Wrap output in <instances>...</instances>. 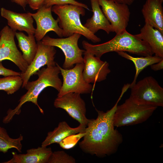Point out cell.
I'll return each instance as SVG.
<instances>
[{
  "instance_id": "obj_21",
  "label": "cell",
  "mask_w": 163,
  "mask_h": 163,
  "mask_svg": "<svg viewBox=\"0 0 163 163\" xmlns=\"http://www.w3.org/2000/svg\"><path fill=\"white\" fill-rule=\"evenodd\" d=\"M19 47L22 53L24 59L28 65L33 61L37 53V45L34 34L25 35L21 32H15Z\"/></svg>"
},
{
  "instance_id": "obj_29",
  "label": "cell",
  "mask_w": 163,
  "mask_h": 163,
  "mask_svg": "<svg viewBox=\"0 0 163 163\" xmlns=\"http://www.w3.org/2000/svg\"><path fill=\"white\" fill-rule=\"evenodd\" d=\"M150 66L152 69L154 71L162 69H163V59L158 62L152 64Z\"/></svg>"
},
{
  "instance_id": "obj_17",
  "label": "cell",
  "mask_w": 163,
  "mask_h": 163,
  "mask_svg": "<svg viewBox=\"0 0 163 163\" xmlns=\"http://www.w3.org/2000/svg\"><path fill=\"white\" fill-rule=\"evenodd\" d=\"M53 151L50 147L41 146L27 149L25 154L12 152V157L3 163H48Z\"/></svg>"
},
{
  "instance_id": "obj_2",
  "label": "cell",
  "mask_w": 163,
  "mask_h": 163,
  "mask_svg": "<svg viewBox=\"0 0 163 163\" xmlns=\"http://www.w3.org/2000/svg\"><path fill=\"white\" fill-rule=\"evenodd\" d=\"M58 64L56 62V66H55L43 67L36 74L38 77L37 80L28 81L24 87L27 91L20 97L19 103L14 109H9L8 110L7 115L3 119L4 123L10 122L14 115H19L21 113L22 106L27 102L34 104L37 107L41 113H44L43 110L38 104V98L41 92L47 87H53L58 92L60 90L62 82L59 77L60 70Z\"/></svg>"
},
{
  "instance_id": "obj_3",
  "label": "cell",
  "mask_w": 163,
  "mask_h": 163,
  "mask_svg": "<svg viewBox=\"0 0 163 163\" xmlns=\"http://www.w3.org/2000/svg\"><path fill=\"white\" fill-rule=\"evenodd\" d=\"M82 45L85 50L100 58L105 53L112 52H127L144 56L154 54L147 43L129 33L126 30L116 34L113 39L106 42L93 45L83 40Z\"/></svg>"
},
{
  "instance_id": "obj_18",
  "label": "cell",
  "mask_w": 163,
  "mask_h": 163,
  "mask_svg": "<svg viewBox=\"0 0 163 163\" xmlns=\"http://www.w3.org/2000/svg\"><path fill=\"white\" fill-rule=\"evenodd\" d=\"M86 127L80 124L77 127L72 128L65 121L59 123L57 127L47 133V136L42 142L41 146L47 147L53 143L59 144L68 137L85 133Z\"/></svg>"
},
{
  "instance_id": "obj_22",
  "label": "cell",
  "mask_w": 163,
  "mask_h": 163,
  "mask_svg": "<svg viewBox=\"0 0 163 163\" xmlns=\"http://www.w3.org/2000/svg\"><path fill=\"white\" fill-rule=\"evenodd\" d=\"M117 53L121 57L132 61L135 66L136 73L133 82L130 84L129 88H131L136 83L139 73L145 68L163 59V58L155 55L136 57L128 54L125 52L119 51Z\"/></svg>"
},
{
  "instance_id": "obj_15",
  "label": "cell",
  "mask_w": 163,
  "mask_h": 163,
  "mask_svg": "<svg viewBox=\"0 0 163 163\" xmlns=\"http://www.w3.org/2000/svg\"><path fill=\"white\" fill-rule=\"evenodd\" d=\"M0 14L7 20L8 26L13 30L24 31L28 35H34L36 29L33 24L34 19L28 12L18 13L2 8Z\"/></svg>"
},
{
  "instance_id": "obj_20",
  "label": "cell",
  "mask_w": 163,
  "mask_h": 163,
  "mask_svg": "<svg viewBox=\"0 0 163 163\" xmlns=\"http://www.w3.org/2000/svg\"><path fill=\"white\" fill-rule=\"evenodd\" d=\"M90 1L93 14L87 20L84 26L94 34L100 30H104L108 34L112 32L110 24L101 8L98 0Z\"/></svg>"
},
{
  "instance_id": "obj_13",
  "label": "cell",
  "mask_w": 163,
  "mask_h": 163,
  "mask_svg": "<svg viewBox=\"0 0 163 163\" xmlns=\"http://www.w3.org/2000/svg\"><path fill=\"white\" fill-rule=\"evenodd\" d=\"M83 78L87 83H95L106 79L110 72L109 64L85 50L84 53Z\"/></svg>"
},
{
  "instance_id": "obj_10",
  "label": "cell",
  "mask_w": 163,
  "mask_h": 163,
  "mask_svg": "<svg viewBox=\"0 0 163 163\" xmlns=\"http://www.w3.org/2000/svg\"><path fill=\"white\" fill-rule=\"evenodd\" d=\"M8 26H5L0 32V61L8 60L16 65L24 72L28 65L18 49L15 41V32Z\"/></svg>"
},
{
  "instance_id": "obj_4",
  "label": "cell",
  "mask_w": 163,
  "mask_h": 163,
  "mask_svg": "<svg viewBox=\"0 0 163 163\" xmlns=\"http://www.w3.org/2000/svg\"><path fill=\"white\" fill-rule=\"evenodd\" d=\"M85 8L72 4L55 5L52 11L58 16L59 26L63 31V37H67L75 33L80 34L93 43L99 42L101 39L85 27L80 17L85 14Z\"/></svg>"
},
{
  "instance_id": "obj_26",
  "label": "cell",
  "mask_w": 163,
  "mask_h": 163,
  "mask_svg": "<svg viewBox=\"0 0 163 163\" xmlns=\"http://www.w3.org/2000/svg\"><path fill=\"white\" fill-rule=\"evenodd\" d=\"M72 4L82 6L88 10H89L88 6L75 0H45L43 5L46 7H52L55 5H62Z\"/></svg>"
},
{
  "instance_id": "obj_8",
  "label": "cell",
  "mask_w": 163,
  "mask_h": 163,
  "mask_svg": "<svg viewBox=\"0 0 163 163\" xmlns=\"http://www.w3.org/2000/svg\"><path fill=\"white\" fill-rule=\"evenodd\" d=\"M75 64L74 67L69 69H64L58 64L63 82L57 97L70 92L80 94H89L93 90L92 85L86 82L83 78V63Z\"/></svg>"
},
{
  "instance_id": "obj_12",
  "label": "cell",
  "mask_w": 163,
  "mask_h": 163,
  "mask_svg": "<svg viewBox=\"0 0 163 163\" xmlns=\"http://www.w3.org/2000/svg\"><path fill=\"white\" fill-rule=\"evenodd\" d=\"M37 44V50L33 61L24 72H21L20 76L23 81L22 88L25 87L31 76L36 75L42 67L45 65L47 67L56 66L54 58L56 51L55 47L44 44L41 41H38Z\"/></svg>"
},
{
  "instance_id": "obj_6",
  "label": "cell",
  "mask_w": 163,
  "mask_h": 163,
  "mask_svg": "<svg viewBox=\"0 0 163 163\" xmlns=\"http://www.w3.org/2000/svg\"><path fill=\"white\" fill-rule=\"evenodd\" d=\"M129 97L141 105L163 107V88L152 77H146L130 88Z\"/></svg>"
},
{
  "instance_id": "obj_28",
  "label": "cell",
  "mask_w": 163,
  "mask_h": 163,
  "mask_svg": "<svg viewBox=\"0 0 163 163\" xmlns=\"http://www.w3.org/2000/svg\"><path fill=\"white\" fill-rule=\"evenodd\" d=\"M27 4L33 10L38 9L42 6L45 0H26Z\"/></svg>"
},
{
  "instance_id": "obj_24",
  "label": "cell",
  "mask_w": 163,
  "mask_h": 163,
  "mask_svg": "<svg viewBox=\"0 0 163 163\" xmlns=\"http://www.w3.org/2000/svg\"><path fill=\"white\" fill-rule=\"evenodd\" d=\"M23 81L19 75H11L0 78V90L11 94L17 91L22 86Z\"/></svg>"
},
{
  "instance_id": "obj_30",
  "label": "cell",
  "mask_w": 163,
  "mask_h": 163,
  "mask_svg": "<svg viewBox=\"0 0 163 163\" xmlns=\"http://www.w3.org/2000/svg\"><path fill=\"white\" fill-rule=\"evenodd\" d=\"M11 1L21 6L24 10L27 5V4L26 0H11Z\"/></svg>"
},
{
  "instance_id": "obj_31",
  "label": "cell",
  "mask_w": 163,
  "mask_h": 163,
  "mask_svg": "<svg viewBox=\"0 0 163 163\" xmlns=\"http://www.w3.org/2000/svg\"><path fill=\"white\" fill-rule=\"evenodd\" d=\"M115 2L124 4L127 5H131L136 0H111Z\"/></svg>"
},
{
  "instance_id": "obj_5",
  "label": "cell",
  "mask_w": 163,
  "mask_h": 163,
  "mask_svg": "<svg viewBox=\"0 0 163 163\" xmlns=\"http://www.w3.org/2000/svg\"><path fill=\"white\" fill-rule=\"evenodd\" d=\"M156 106L139 104L130 97L117 105L113 116V123L117 127L134 125L147 120L157 108Z\"/></svg>"
},
{
  "instance_id": "obj_14",
  "label": "cell",
  "mask_w": 163,
  "mask_h": 163,
  "mask_svg": "<svg viewBox=\"0 0 163 163\" xmlns=\"http://www.w3.org/2000/svg\"><path fill=\"white\" fill-rule=\"evenodd\" d=\"M52 7L42 5L36 13L28 12L36 23L34 36L37 42L41 41L50 31L54 32L59 37H63L62 30L58 25V18L55 20L52 15Z\"/></svg>"
},
{
  "instance_id": "obj_16",
  "label": "cell",
  "mask_w": 163,
  "mask_h": 163,
  "mask_svg": "<svg viewBox=\"0 0 163 163\" xmlns=\"http://www.w3.org/2000/svg\"><path fill=\"white\" fill-rule=\"evenodd\" d=\"M163 0H146L141 12L145 23L157 29L163 34Z\"/></svg>"
},
{
  "instance_id": "obj_1",
  "label": "cell",
  "mask_w": 163,
  "mask_h": 163,
  "mask_svg": "<svg viewBox=\"0 0 163 163\" xmlns=\"http://www.w3.org/2000/svg\"><path fill=\"white\" fill-rule=\"evenodd\" d=\"M123 93L113 107L107 112L96 109V119H89L80 148L84 152L99 158H104L116 153L123 141L122 134L115 129L113 116L118 104Z\"/></svg>"
},
{
  "instance_id": "obj_27",
  "label": "cell",
  "mask_w": 163,
  "mask_h": 163,
  "mask_svg": "<svg viewBox=\"0 0 163 163\" xmlns=\"http://www.w3.org/2000/svg\"><path fill=\"white\" fill-rule=\"evenodd\" d=\"M21 72H17L12 70L5 68L2 64V61H0V75L4 77L11 75L20 76Z\"/></svg>"
},
{
  "instance_id": "obj_25",
  "label": "cell",
  "mask_w": 163,
  "mask_h": 163,
  "mask_svg": "<svg viewBox=\"0 0 163 163\" xmlns=\"http://www.w3.org/2000/svg\"><path fill=\"white\" fill-rule=\"evenodd\" d=\"M75 159L63 151L53 152L48 163H75Z\"/></svg>"
},
{
  "instance_id": "obj_23",
  "label": "cell",
  "mask_w": 163,
  "mask_h": 163,
  "mask_svg": "<svg viewBox=\"0 0 163 163\" xmlns=\"http://www.w3.org/2000/svg\"><path fill=\"white\" fill-rule=\"evenodd\" d=\"M23 139L21 135L17 138H11L6 129L0 126V152L5 153L9 149L14 148L19 152H21L22 147L21 141Z\"/></svg>"
},
{
  "instance_id": "obj_11",
  "label": "cell",
  "mask_w": 163,
  "mask_h": 163,
  "mask_svg": "<svg viewBox=\"0 0 163 163\" xmlns=\"http://www.w3.org/2000/svg\"><path fill=\"white\" fill-rule=\"evenodd\" d=\"M54 105L56 108L63 109L80 124L86 127L89 119L86 117L85 103L80 94L70 92L57 97L54 100Z\"/></svg>"
},
{
  "instance_id": "obj_19",
  "label": "cell",
  "mask_w": 163,
  "mask_h": 163,
  "mask_svg": "<svg viewBox=\"0 0 163 163\" xmlns=\"http://www.w3.org/2000/svg\"><path fill=\"white\" fill-rule=\"evenodd\" d=\"M135 35L147 43L155 56L163 58V34L158 30L145 23L140 33Z\"/></svg>"
},
{
  "instance_id": "obj_9",
  "label": "cell",
  "mask_w": 163,
  "mask_h": 163,
  "mask_svg": "<svg viewBox=\"0 0 163 163\" xmlns=\"http://www.w3.org/2000/svg\"><path fill=\"white\" fill-rule=\"evenodd\" d=\"M104 15L116 34L126 30L130 12L128 5L111 0H98Z\"/></svg>"
},
{
  "instance_id": "obj_7",
  "label": "cell",
  "mask_w": 163,
  "mask_h": 163,
  "mask_svg": "<svg viewBox=\"0 0 163 163\" xmlns=\"http://www.w3.org/2000/svg\"><path fill=\"white\" fill-rule=\"evenodd\" d=\"M81 36L77 33L65 38H53L46 36L41 41L44 44L58 47L62 51L65 56L63 68L69 69L73 68L75 64L83 63L82 55L85 50L80 49L78 45Z\"/></svg>"
}]
</instances>
